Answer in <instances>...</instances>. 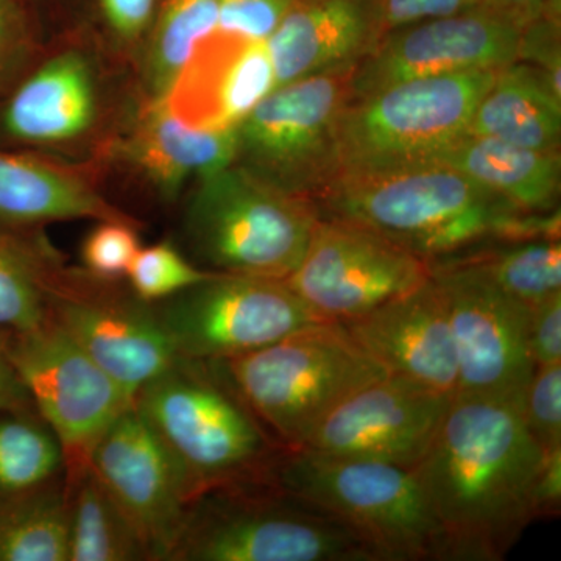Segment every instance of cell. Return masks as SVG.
<instances>
[{
	"mask_svg": "<svg viewBox=\"0 0 561 561\" xmlns=\"http://www.w3.org/2000/svg\"><path fill=\"white\" fill-rule=\"evenodd\" d=\"M139 250L130 221L105 220L84 239L81 260L92 275L117 279L127 275Z\"/></svg>",
	"mask_w": 561,
	"mask_h": 561,
	"instance_id": "34",
	"label": "cell"
},
{
	"mask_svg": "<svg viewBox=\"0 0 561 561\" xmlns=\"http://www.w3.org/2000/svg\"><path fill=\"white\" fill-rule=\"evenodd\" d=\"M216 273L195 267L171 243L162 242L140 249L127 276L130 289L140 300L154 305L197 286Z\"/></svg>",
	"mask_w": 561,
	"mask_h": 561,
	"instance_id": "32",
	"label": "cell"
},
{
	"mask_svg": "<svg viewBox=\"0 0 561 561\" xmlns=\"http://www.w3.org/2000/svg\"><path fill=\"white\" fill-rule=\"evenodd\" d=\"M216 362L286 449H301L351 394L389 375L337 321L309 324L264 348Z\"/></svg>",
	"mask_w": 561,
	"mask_h": 561,
	"instance_id": "4",
	"label": "cell"
},
{
	"mask_svg": "<svg viewBox=\"0 0 561 561\" xmlns=\"http://www.w3.org/2000/svg\"><path fill=\"white\" fill-rule=\"evenodd\" d=\"M90 468L138 531L150 560L169 561L190 494L171 453L135 404L95 443Z\"/></svg>",
	"mask_w": 561,
	"mask_h": 561,
	"instance_id": "16",
	"label": "cell"
},
{
	"mask_svg": "<svg viewBox=\"0 0 561 561\" xmlns=\"http://www.w3.org/2000/svg\"><path fill=\"white\" fill-rule=\"evenodd\" d=\"M35 409L31 394L14 368L7 348L5 331H0V412Z\"/></svg>",
	"mask_w": 561,
	"mask_h": 561,
	"instance_id": "40",
	"label": "cell"
},
{
	"mask_svg": "<svg viewBox=\"0 0 561 561\" xmlns=\"http://www.w3.org/2000/svg\"><path fill=\"white\" fill-rule=\"evenodd\" d=\"M46 319L117 382L138 393L181 359L154 306L116 279L68 271L27 242Z\"/></svg>",
	"mask_w": 561,
	"mask_h": 561,
	"instance_id": "10",
	"label": "cell"
},
{
	"mask_svg": "<svg viewBox=\"0 0 561 561\" xmlns=\"http://www.w3.org/2000/svg\"><path fill=\"white\" fill-rule=\"evenodd\" d=\"M209 38L195 49L164 103L187 124L236 128L276 88L271 51L265 39L236 38L219 47Z\"/></svg>",
	"mask_w": 561,
	"mask_h": 561,
	"instance_id": "19",
	"label": "cell"
},
{
	"mask_svg": "<svg viewBox=\"0 0 561 561\" xmlns=\"http://www.w3.org/2000/svg\"><path fill=\"white\" fill-rule=\"evenodd\" d=\"M522 32L482 3L394 28L354 66L351 102L405 80L505 68L518 60Z\"/></svg>",
	"mask_w": 561,
	"mask_h": 561,
	"instance_id": "15",
	"label": "cell"
},
{
	"mask_svg": "<svg viewBox=\"0 0 561 561\" xmlns=\"http://www.w3.org/2000/svg\"><path fill=\"white\" fill-rule=\"evenodd\" d=\"M481 2L482 0H371L381 36L404 25L453 16L474 9Z\"/></svg>",
	"mask_w": 561,
	"mask_h": 561,
	"instance_id": "37",
	"label": "cell"
},
{
	"mask_svg": "<svg viewBox=\"0 0 561 561\" xmlns=\"http://www.w3.org/2000/svg\"><path fill=\"white\" fill-rule=\"evenodd\" d=\"M290 5L291 0H219L217 32L239 39H267Z\"/></svg>",
	"mask_w": 561,
	"mask_h": 561,
	"instance_id": "35",
	"label": "cell"
},
{
	"mask_svg": "<svg viewBox=\"0 0 561 561\" xmlns=\"http://www.w3.org/2000/svg\"><path fill=\"white\" fill-rule=\"evenodd\" d=\"M236 128L187 124L162 102L140 124L133 153L153 183L165 195H172L191 176L205 179L234 164Z\"/></svg>",
	"mask_w": 561,
	"mask_h": 561,
	"instance_id": "25",
	"label": "cell"
},
{
	"mask_svg": "<svg viewBox=\"0 0 561 561\" xmlns=\"http://www.w3.org/2000/svg\"><path fill=\"white\" fill-rule=\"evenodd\" d=\"M61 481L60 442L38 411L0 412V507Z\"/></svg>",
	"mask_w": 561,
	"mask_h": 561,
	"instance_id": "27",
	"label": "cell"
},
{
	"mask_svg": "<svg viewBox=\"0 0 561 561\" xmlns=\"http://www.w3.org/2000/svg\"><path fill=\"white\" fill-rule=\"evenodd\" d=\"M381 35L371 0H302L268 36L276 88L357 65Z\"/></svg>",
	"mask_w": 561,
	"mask_h": 561,
	"instance_id": "20",
	"label": "cell"
},
{
	"mask_svg": "<svg viewBox=\"0 0 561 561\" xmlns=\"http://www.w3.org/2000/svg\"><path fill=\"white\" fill-rule=\"evenodd\" d=\"M354 66L275 88L236 128V164L284 194L319 201L341 176L339 133Z\"/></svg>",
	"mask_w": 561,
	"mask_h": 561,
	"instance_id": "9",
	"label": "cell"
},
{
	"mask_svg": "<svg viewBox=\"0 0 561 561\" xmlns=\"http://www.w3.org/2000/svg\"><path fill=\"white\" fill-rule=\"evenodd\" d=\"M431 267L456 350V397H523L535 370L527 348L529 308L459 262L435 261Z\"/></svg>",
	"mask_w": 561,
	"mask_h": 561,
	"instance_id": "14",
	"label": "cell"
},
{
	"mask_svg": "<svg viewBox=\"0 0 561 561\" xmlns=\"http://www.w3.org/2000/svg\"><path fill=\"white\" fill-rule=\"evenodd\" d=\"M497 72L421 77L350 102L339 133L341 176L427 164L467 135L472 113Z\"/></svg>",
	"mask_w": 561,
	"mask_h": 561,
	"instance_id": "8",
	"label": "cell"
},
{
	"mask_svg": "<svg viewBox=\"0 0 561 561\" xmlns=\"http://www.w3.org/2000/svg\"><path fill=\"white\" fill-rule=\"evenodd\" d=\"M313 208L319 217L378 232L431 264L485 242L560 239V209L524 213L437 164L341 176Z\"/></svg>",
	"mask_w": 561,
	"mask_h": 561,
	"instance_id": "2",
	"label": "cell"
},
{
	"mask_svg": "<svg viewBox=\"0 0 561 561\" xmlns=\"http://www.w3.org/2000/svg\"><path fill=\"white\" fill-rule=\"evenodd\" d=\"M154 311L183 359L228 360L320 323L284 279L219 273Z\"/></svg>",
	"mask_w": 561,
	"mask_h": 561,
	"instance_id": "12",
	"label": "cell"
},
{
	"mask_svg": "<svg viewBox=\"0 0 561 561\" xmlns=\"http://www.w3.org/2000/svg\"><path fill=\"white\" fill-rule=\"evenodd\" d=\"M431 276V262L378 232L319 217L300 264L284 280L321 320L343 323L423 286Z\"/></svg>",
	"mask_w": 561,
	"mask_h": 561,
	"instance_id": "13",
	"label": "cell"
},
{
	"mask_svg": "<svg viewBox=\"0 0 561 561\" xmlns=\"http://www.w3.org/2000/svg\"><path fill=\"white\" fill-rule=\"evenodd\" d=\"M527 348L535 368L561 364V291L530 306Z\"/></svg>",
	"mask_w": 561,
	"mask_h": 561,
	"instance_id": "38",
	"label": "cell"
},
{
	"mask_svg": "<svg viewBox=\"0 0 561 561\" xmlns=\"http://www.w3.org/2000/svg\"><path fill=\"white\" fill-rule=\"evenodd\" d=\"M102 5L114 31L135 36L149 22L154 0H102Z\"/></svg>",
	"mask_w": 561,
	"mask_h": 561,
	"instance_id": "41",
	"label": "cell"
},
{
	"mask_svg": "<svg viewBox=\"0 0 561 561\" xmlns=\"http://www.w3.org/2000/svg\"><path fill=\"white\" fill-rule=\"evenodd\" d=\"M219 0H165L153 54V79L168 94L195 49L217 32Z\"/></svg>",
	"mask_w": 561,
	"mask_h": 561,
	"instance_id": "30",
	"label": "cell"
},
{
	"mask_svg": "<svg viewBox=\"0 0 561 561\" xmlns=\"http://www.w3.org/2000/svg\"><path fill=\"white\" fill-rule=\"evenodd\" d=\"M542 449L523 397H457L415 468L451 561H500L535 522Z\"/></svg>",
	"mask_w": 561,
	"mask_h": 561,
	"instance_id": "1",
	"label": "cell"
},
{
	"mask_svg": "<svg viewBox=\"0 0 561 561\" xmlns=\"http://www.w3.org/2000/svg\"><path fill=\"white\" fill-rule=\"evenodd\" d=\"M427 164L453 169L524 213L548 214L559 209L560 150L524 149L502 140L465 135L438 151Z\"/></svg>",
	"mask_w": 561,
	"mask_h": 561,
	"instance_id": "21",
	"label": "cell"
},
{
	"mask_svg": "<svg viewBox=\"0 0 561 561\" xmlns=\"http://www.w3.org/2000/svg\"><path fill=\"white\" fill-rule=\"evenodd\" d=\"M561 511V449L542 451L534 491L535 519L559 518Z\"/></svg>",
	"mask_w": 561,
	"mask_h": 561,
	"instance_id": "39",
	"label": "cell"
},
{
	"mask_svg": "<svg viewBox=\"0 0 561 561\" xmlns=\"http://www.w3.org/2000/svg\"><path fill=\"white\" fill-rule=\"evenodd\" d=\"M94 116V88L87 61L61 55L36 70L0 111V128L21 142L73 138Z\"/></svg>",
	"mask_w": 561,
	"mask_h": 561,
	"instance_id": "22",
	"label": "cell"
},
{
	"mask_svg": "<svg viewBox=\"0 0 561 561\" xmlns=\"http://www.w3.org/2000/svg\"><path fill=\"white\" fill-rule=\"evenodd\" d=\"M0 561H68L65 481L0 507Z\"/></svg>",
	"mask_w": 561,
	"mask_h": 561,
	"instance_id": "29",
	"label": "cell"
},
{
	"mask_svg": "<svg viewBox=\"0 0 561 561\" xmlns=\"http://www.w3.org/2000/svg\"><path fill=\"white\" fill-rule=\"evenodd\" d=\"M135 405L171 453L191 504L208 491L271 483L286 451L216 360L181 357L136 393Z\"/></svg>",
	"mask_w": 561,
	"mask_h": 561,
	"instance_id": "3",
	"label": "cell"
},
{
	"mask_svg": "<svg viewBox=\"0 0 561 561\" xmlns=\"http://www.w3.org/2000/svg\"><path fill=\"white\" fill-rule=\"evenodd\" d=\"M65 482L68 561L150 560L138 531L90 467Z\"/></svg>",
	"mask_w": 561,
	"mask_h": 561,
	"instance_id": "26",
	"label": "cell"
},
{
	"mask_svg": "<svg viewBox=\"0 0 561 561\" xmlns=\"http://www.w3.org/2000/svg\"><path fill=\"white\" fill-rule=\"evenodd\" d=\"M342 324L389 375L456 397V350L445 300L432 276L423 286Z\"/></svg>",
	"mask_w": 561,
	"mask_h": 561,
	"instance_id": "18",
	"label": "cell"
},
{
	"mask_svg": "<svg viewBox=\"0 0 561 561\" xmlns=\"http://www.w3.org/2000/svg\"><path fill=\"white\" fill-rule=\"evenodd\" d=\"M169 561H378L330 513L272 483L228 486L195 500Z\"/></svg>",
	"mask_w": 561,
	"mask_h": 561,
	"instance_id": "6",
	"label": "cell"
},
{
	"mask_svg": "<svg viewBox=\"0 0 561 561\" xmlns=\"http://www.w3.org/2000/svg\"><path fill=\"white\" fill-rule=\"evenodd\" d=\"M46 320L27 243L0 230V331H27Z\"/></svg>",
	"mask_w": 561,
	"mask_h": 561,
	"instance_id": "31",
	"label": "cell"
},
{
	"mask_svg": "<svg viewBox=\"0 0 561 561\" xmlns=\"http://www.w3.org/2000/svg\"><path fill=\"white\" fill-rule=\"evenodd\" d=\"M453 398L386 375L343 401L301 449L412 470L434 442Z\"/></svg>",
	"mask_w": 561,
	"mask_h": 561,
	"instance_id": "17",
	"label": "cell"
},
{
	"mask_svg": "<svg viewBox=\"0 0 561 561\" xmlns=\"http://www.w3.org/2000/svg\"><path fill=\"white\" fill-rule=\"evenodd\" d=\"M523 416L542 451L561 449V364L535 368L524 390Z\"/></svg>",
	"mask_w": 561,
	"mask_h": 561,
	"instance_id": "33",
	"label": "cell"
},
{
	"mask_svg": "<svg viewBox=\"0 0 561 561\" xmlns=\"http://www.w3.org/2000/svg\"><path fill=\"white\" fill-rule=\"evenodd\" d=\"M445 260L467 265L527 308L561 291L560 239L501 242L482 250L476 247Z\"/></svg>",
	"mask_w": 561,
	"mask_h": 561,
	"instance_id": "28",
	"label": "cell"
},
{
	"mask_svg": "<svg viewBox=\"0 0 561 561\" xmlns=\"http://www.w3.org/2000/svg\"><path fill=\"white\" fill-rule=\"evenodd\" d=\"M271 483L346 524L378 561L449 560L440 526L409 468L286 449Z\"/></svg>",
	"mask_w": 561,
	"mask_h": 561,
	"instance_id": "5",
	"label": "cell"
},
{
	"mask_svg": "<svg viewBox=\"0 0 561 561\" xmlns=\"http://www.w3.org/2000/svg\"><path fill=\"white\" fill-rule=\"evenodd\" d=\"M540 70L552 90L561 95L560 25L553 14L531 21L519 38L518 60Z\"/></svg>",
	"mask_w": 561,
	"mask_h": 561,
	"instance_id": "36",
	"label": "cell"
},
{
	"mask_svg": "<svg viewBox=\"0 0 561 561\" xmlns=\"http://www.w3.org/2000/svg\"><path fill=\"white\" fill-rule=\"evenodd\" d=\"M317 210L231 164L201 179L186 213L192 249L213 272L286 279L300 264Z\"/></svg>",
	"mask_w": 561,
	"mask_h": 561,
	"instance_id": "7",
	"label": "cell"
},
{
	"mask_svg": "<svg viewBox=\"0 0 561 561\" xmlns=\"http://www.w3.org/2000/svg\"><path fill=\"white\" fill-rule=\"evenodd\" d=\"M14 368L65 457V479L90 467L95 443L136 394L92 360L49 320L27 331H5Z\"/></svg>",
	"mask_w": 561,
	"mask_h": 561,
	"instance_id": "11",
	"label": "cell"
},
{
	"mask_svg": "<svg viewBox=\"0 0 561 561\" xmlns=\"http://www.w3.org/2000/svg\"><path fill=\"white\" fill-rule=\"evenodd\" d=\"M14 24H16V9L13 0H0V66L9 50Z\"/></svg>",
	"mask_w": 561,
	"mask_h": 561,
	"instance_id": "43",
	"label": "cell"
},
{
	"mask_svg": "<svg viewBox=\"0 0 561 561\" xmlns=\"http://www.w3.org/2000/svg\"><path fill=\"white\" fill-rule=\"evenodd\" d=\"M72 219L131 224L77 176L27 154L0 149V230Z\"/></svg>",
	"mask_w": 561,
	"mask_h": 561,
	"instance_id": "23",
	"label": "cell"
},
{
	"mask_svg": "<svg viewBox=\"0 0 561 561\" xmlns=\"http://www.w3.org/2000/svg\"><path fill=\"white\" fill-rule=\"evenodd\" d=\"M467 135L524 149L560 150L561 95L540 70L527 62H512L500 69L476 106Z\"/></svg>",
	"mask_w": 561,
	"mask_h": 561,
	"instance_id": "24",
	"label": "cell"
},
{
	"mask_svg": "<svg viewBox=\"0 0 561 561\" xmlns=\"http://www.w3.org/2000/svg\"><path fill=\"white\" fill-rule=\"evenodd\" d=\"M481 3L519 28L529 25L545 11V0H482Z\"/></svg>",
	"mask_w": 561,
	"mask_h": 561,
	"instance_id": "42",
	"label": "cell"
}]
</instances>
